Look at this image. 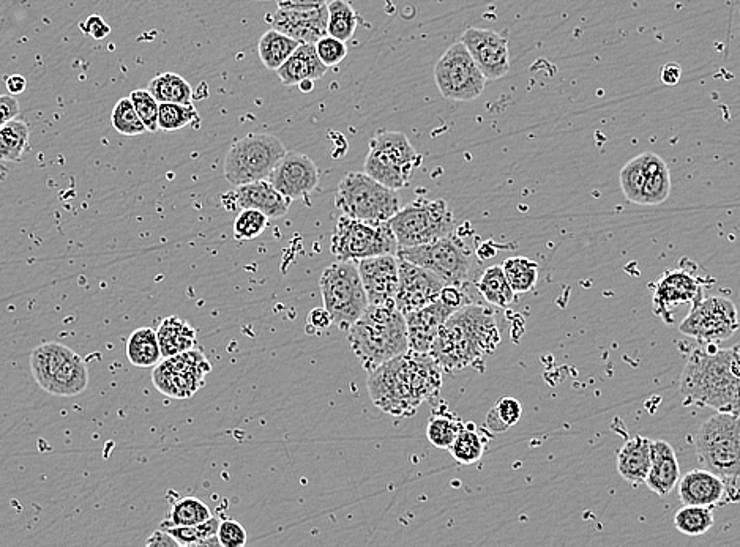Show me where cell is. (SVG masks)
I'll return each instance as SVG.
<instances>
[{
    "label": "cell",
    "mask_w": 740,
    "mask_h": 547,
    "mask_svg": "<svg viewBox=\"0 0 740 547\" xmlns=\"http://www.w3.org/2000/svg\"><path fill=\"white\" fill-rule=\"evenodd\" d=\"M297 86H299V89L302 90L303 94H310L311 90L314 89V81L307 79V81H302L300 84H297Z\"/></svg>",
    "instance_id": "58"
},
{
    "label": "cell",
    "mask_w": 740,
    "mask_h": 547,
    "mask_svg": "<svg viewBox=\"0 0 740 547\" xmlns=\"http://www.w3.org/2000/svg\"><path fill=\"white\" fill-rule=\"evenodd\" d=\"M319 286L324 308L341 332H346L368 308L356 262L338 261L329 265L322 272Z\"/></svg>",
    "instance_id": "10"
},
{
    "label": "cell",
    "mask_w": 740,
    "mask_h": 547,
    "mask_svg": "<svg viewBox=\"0 0 740 547\" xmlns=\"http://www.w3.org/2000/svg\"><path fill=\"white\" fill-rule=\"evenodd\" d=\"M696 454L704 469L715 473L739 499L740 421L739 414L717 412L699 428Z\"/></svg>",
    "instance_id": "5"
},
{
    "label": "cell",
    "mask_w": 740,
    "mask_h": 547,
    "mask_svg": "<svg viewBox=\"0 0 740 547\" xmlns=\"http://www.w3.org/2000/svg\"><path fill=\"white\" fill-rule=\"evenodd\" d=\"M199 122L198 109L195 105H179V103H160L158 106V130L171 131L182 130V128Z\"/></svg>",
    "instance_id": "43"
},
{
    "label": "cell",
    "mask_w": 740,
    "mask_h": 547,
    "mask_svg": "<svg viewBox=\"0 0 740 547\" xmlns=\"http://www.w3.org/2000/svg\"><path fill=\"white\" fill-rule=\"evenodd\" d=\"M285 144L267 133H251L237 139L225 158V179L232 187L269 179L275 164L285 157Z\"/></svg>",
    "instance_id": "11"
},
{
    "label": "cell",
    "mask_w": 740,
    "mask_h": 547,
    "mask_svg": "<svg viewBox=\"0 0 740 547\" xmlns=\"http://www.w3.org/2000/svg\"><path fill=\"white\" fill-rule=\"evenodd\" d=\"M128 361L138 368H154L161 360L160 344L154 328H138L131 333L125 347Z\"/></svg>",
    "instance_id": "30"
},
{
    "label": "cell",
    "mask_w": 740,
    "mask_h": 547,
    "mask_svg": "<svg viewBox=\"0 0 740 547\" xmlns=\"http://www.w3.org/2000/svg\"><path fill=\"white\" fill-rule=\"evenodd\" d=\"M434 79L442 97L453 101H472L485 90L486 79L463 43L445 51L434 68Z\"/></svg>",
    "instance_id": "15"
},
{
    "label": "cell",
    "mask_w": 740,
    "mask_h": 547,
    "mask_svg": "<svg viewBox=\"0 0 740 547\" xmlns=\"http://www.w3.org/2000/svg\"><path fill=\"white\" fill-rule=\"evenodd\" d=\"M475 289L490 305L505 308L513 302L515 292L512 291L509 281L505 278L501 265L486 268L475 284Z\"/></svg>",
    "instance_id": "34"
},
{
    "label": "cell",
    "mask_w": 740,
    "mask_h": 547,
    "mask_svg": "<svg viewBox=\"0 0 740 547\" xmlns=\"http://www.w3.org/2000/svg\"><path fill=\"white\" fill-rule=\"evenodd\" d=\"M682 68L679 64L669 62V64L663 65L662 73H660V79L666 86H676L677 82L681 81Z\"/></svg>",
    "instance_id": "55"
},
{
    "label": "cell",
    "mask_w": 740,
    "mask_h": 547,
    "mask_svg": "<svg viewBox=\"0 0 740 547\" xmlns=\"http://www.w3.org/2000/svg\"><path fill=\"white\" fill-rule=\"evenodd\" d=\"M669 194H671V174L668 164L657 155L641 190L640 205L654 207L663 204L669 198Z\"/></svg>",
    "instance_id": "38"
},
{
    "label": "cell",
    "mask_w": 740,
    "mask_h": 547,
    "mask_svg": "<svg viewBox=\"0 0 740 547\" xmlns=\"http://www.w3.org/2000/svg\"><path fill=\"white\" fill-rule=\"evenodd\" d=\"M147 547H179L177 541L166 530L158 529L147 538Z\"/></svg>",
    "instance_id": "54"
},
{
    "label": "cell",
    "mask_w": 740,
    "mask_h": 547,
    "mask_svg": "<svg viewBox=\"0 0 740 547\" xmlns=\"http://www.w3.org/2000/svg\"><path fill=\"white\" fill-rule=\"evenodd\" d=\"M5 84H7L8 94L15 97V95L23 94L24 90H26L27 79L21 75H12L8 76Z\"/></svg>",
    "instance_id": "57"
},
{
    "label": "cell",
    "mask_w": 740,
    "mask_h": 547,
    "mask_svg": "<svg viewBox=\"0 0 740 547\" xmlns=\"http://www.w3.org/2000/svg\"><path fill=\"white\" fill-rule=\"evenodd\" d=\"M19 116V103L13 95H0V127Z\"/></svg>",
    "instance_id": "53"
},
{
    "label": "cell",
    "mask_w": 740,
    "mask_h": 547,
    "mask_svg": "<svg viewBox=\"0 0 740 547\" xmlns=\"http://www.w3.org/2000/svg\"><path fill=\"white\" fill-rule=\"evenodd\" d=\"M679 495L684 505L699 507H722L726 503L736 502L733 495L729 494L725 481L706 469L688 472L679 483Z\"/></svg>",
    "instance_id": "25"
},
{
    "label": "cell",
    "mask_w": 740,
    "mask_h": 547,
    "mask_svg": "<svg viewBox=\"0 0 740 547\" xmlns=\"http://www.w3.org/2000/svg\"><path fill=\"white\" fill-rule=\"evenodd\" d=\"M442 373L430 354L408 350L368 373V393L384 414L409 418L417 414L423 402L438 398Z\"/></svg>",
    "instance_id": "1"
},
{
    "label": "cell",
    "mask_w": 740,
    "mask_h": 547,
    "mask_svg": "<svg viewBox=\"0 0 740 547\" xmlns=\"http://www.w3.org/2000/svg\"><path fill=\"white\" fill-rule=\"evenodd\" d=\"M458 309H460L458 306L447 302L439 294L438 300H434L430 305L404 314L406 327H408L409 350L419 352V354H430L431 346L442 325Z\"/></svg>",
    "instance_id": "21"
},
{
    "label": "cell",
    "mask_w": 740,
    "mask_h": 547,
    "mask_svg": "<svg viewBox=\"0 0 740 547\" xmlns=\"http://www.w3.org/2000/svg\"><path fill=\"white\" fill-rule=\"evenodd\" d=\"M269 218L253 209H242L234 221V237L239 242H248L261 237L269 226Z\"/></svg>",
    "instance_id": "47"
},
{
    "label": "cell",
    "mask_w": 740,
    "mask_h": 547,
    "mask_svg": "<svg viewBox=\"0 0 740 547\" xmlns=\"http://www.w3.org/2000/svg\"><path fill=\"white\" fill-rule=\"evenodd\" d=\"M444 287V281L427 268L398 257V291L395 308L401 313H412L430 305L434 300H438Z\"/></svg>",
    "instance_id": "17"
},
{
    "label": "cell",
    "mask_w": 740,
    "mask_h": 547,
    "mask_svg": "<svg viewBox=\"0 0 740 547\" xmlns=\"http://www.w3.org/2000/svg\"><path fill=\"white\" fill-rule=\"evenodd\" d=\"M739 330L737 309L729 298L715 297L701 298L692 305L690 313L679 325V332L690 338L698 339L699 343H722L734 336Z\"/></svg>",
    "instance_id": "16"
},
{
    "label": "cell",
    "mask_w": 740,
    "mask_h": 547,
    "mask_svg": "<svg viewBox=\"0 0 740 547\" xmlns=\"http://www.w3.org/2000/svg\"><path fill=\"white\" fill-rule=\"evenodd\" d=\"M356 264L368 305L395 306L398 291L397 254L368 257Z\"/></svg>",
    "instance_id": "20"
},
{
    "label": "cell",
    "mask_w": 740,
    "mask_h": 547,
    "mask_svg": "<svg viewBox=\"0 0 740 547\" xmlns=\"http://www.w3.org/2000/svg\"><path fill=\"white\" fill-rule=\"evenodd\" d=\"M330 325H332V317L327 313V309L324 308V306H322V308L313 309V311L308 314V332H322V330L329 328Z\"/></svg>",
    "instance_id": "52"
},
{
    "label": "cell",
    "mask_w": 740,
    "mask_h": 547,
    "mask_svg": "<svg viewBox=\"0 0 740 547\" xmlns=\"http://www.w3.org/2000/svg\"><path fill=\"white\" fill-rule=\"evenodd\" d=\"M422 164L420 153L412 147L406 134L400 131H381L370 141L365 174L378 180L390 190L408 187L415 169Z\"/></svg>",
    "instance_id": "8"
},
{
    "label": "cell",
    "mask_w": 740,
    "mask_h": 547,
    "mask_svg": "<svg viewBox=\"0 0 740 547\" xmlns=\"http://www.w3.org/2000/svg\"><path fill=\"white\" fill-rule=\"evenodd\" d=\"M651 467V440L636 436L627 440L617 454V470L633 486L643 484Z\"/></svg>",
    "instance_id": "28"
},
{
    "label": "cell",
    "mask_w": 740,
    "mask_h": 547,
    "mask_svg": "<svg viewBox=\"0 0 740 547\" xmlns=\"http://www.w3.org/2000/svg\"><path fill=\"white\" fill-rule=\"evenodd\" d=\"M314 49H316L319 60L327 68L337 67L348 56V46H346V43L337 40V38L330 37V35L319 38L314 43Z\"/></svg>",
    "instance_id": "49"
},
{
    "label": "cell",
    "mask_w": 740,
    "mask_h": 547,
    "mask_svg": "<svg viewBox=\"0 0 740 547\" xmlns=\"http://www.w3.org/2000/svg\"><path fill=\"white\" fill-rule=\"evenodd\" d=\"M707 346L688 358L681 376L682 398L687 406L739 414V344L731 349Z\"/></svg>",
    "instance_id": "3"
},
{
    "label": "cell",
    "mask_w": 740,
    "mask_h": 547,
    "mask_svg": "<svg viewBox=\"0 0 740 547\" xmlns=\"http://www.w3.org/2000/svg\"><path fill=\"white\" fill-rule=\"evenodd\" d=\"M359 16L348 0L327 2V35L337 40H351L356 34Z\"/></svg>",
    "instance_id": "35"
},
{
    "label": "cell",
    "mask_w": 740,
    "mask_h": 547,
    "mask_svg": "<svg viewBox=\"0 0 740 547\" xmlns=\"http://www.w3.org/2000/svg\"><path fill=\"white\" fill-rule=\"evenodd\" d=\"M226 198L231 199V204L226 205V209L258 210L264 213L269 220H277L285 216L292 202L291 199L278 193L267 179L240 185L232 193H226Z\"/></svg>",
    "instance_id": "23"
},
{
    "label": "cell",
    "mask_w": 740,
    "mask_h": 547,
    "mask_svg": "<svg viewBox=\"0 0 740 547\" xmlns=\"http://www.w3.org/2000/svg\"><path fill=\"white\" fill-rule=\"evenodd\" d=\"M461 43L468 49L486 81H496L509 73V41L498 32L471 27L461 35Z\"/></svg>",
    "instance_id": "18"
},
{
    "label": "cell",
    "mask_w": 740,
    "mask_h": 547,
    "mask_svg": "<svg viewBox=\"0 0 740 547\" xmlns=\"http://www.w3.org/2000/svg\"><path fill=\"white\" fill-rule=\"evenodd\" d=\"M32 376L46 393L54 396L81 395L89 385V371L83 358L59 343L38 346L30 355Z\"/></svg>",
    "instance_id": "6"
},
{
    "label": "cell",
    "mask_w": 740,
    "mask_h": 547,
    "mask_svg": "<svg viewBox=\"0 0 740 547\" xmlns=\"http://www.w3.org/2000/svg\"><path fill=\"white\" fill-rule=\"evenodd\" d=\"M449 451L456 462H460L464 466H471V464H475V462L482 459L483 453H485V442H483L480 434H477V429H474V426H463L461 431L458 432V436L453 440L452 445H450Z\"/></svg>",
    "instance_id": "41"
},
{
    "label": "cell",
    "mask_w": 740,
    "mask_h": 547,
    "mask_svg": "<svg viewBox=\"0 0 740 547\" xmlns=\"http://www.w3.org/2000/svg\"><path fill=\"white\" fill-rule=\"evenodd\" d=\"M329 68L322 64L314 45L300 43L285 64L277 70L278 78L285 86H297L302 81H318L324 78Z\"/></svg>",
    "instance_id": "27"
},
{
    "label": "cell",
    "mask_w": 740,
    "mask_h": 547,
    "mask_svg": "<svg viewBox=\"0 0 740 547\" xmlns=\"http://www.w3.org/2000/svg\"><path fill=\"white\" fill-rule=\"evenodd\" d=\"M212 518L210 508L196 497H182L172 505L168 518L161 522L160 529L198 525Z\"/></svg>",
    "instance_id": "37"
},
{
    "label": "cell",
    "mask_w": 740,
    "mask_h": 547,
    "mask_svg": "<svg viewBox=\"0 0 740 547\" xmlns=\"http://www.w3.org/2000/svg\"><path fill=\"white\" fill-rule=\"evenodd\" d=\"M217 536L221 547H242L247 544L248 538L247 530L243 529V525L234 519L220 522Z\"/></svg>",
    "instance_id": "50"
},
{
    "label": "cell",
    "mask_w": 740,
    "mask_h": 547,
    "mask_svg": "<svg viewBox=\"0 0 740 547\" xmlns=\"http://www.w3.org/2000/svg\"><path fill=\"white\" fill-rule=\"evenodd\" d=\"M501 339L493 309L469 303L445 321L430 355L442 371H460L493 354Z\"/></svg>",
    "instance_id": "2"
},
{
    "label": "cell",
    "mask_w": 740,
    "mask_h": 547,
    "mask_svg": "<svg viewBox=\"0 0 740 547\" xmlns=\"http://www.w3.org/2000/svg\"><path fill=\"white\" fill-rule=\"evenodd\" d=\"M131 103L135 106L136 114H138L141 122L144 123L147 133H157L158 131V103L149 90H133L130 94Z\"/></svg>",
    "instance_id": "48"
},
{
    "label": "cell",
    "mask_w": 740,
    "mask_h": 547,
    "mask_svg": "<svg viewBox=\"0 0 740 547\" xmlns=\"http://www.w3.org/2000/svg\"><path fill=\"white\" fill-rule=\"evenodd\" d=\"M299 45L300 43H297L296 40H292L288 35L281 34L278 30H267L266 34L262 35L261 40H259V59L267 70L277 71Z\"/></svg>",
    "instance_id": "32"
},
{
    "label": "cell",
    "mask_w": 740,
    "mask_h": 547,
    "mask_svg": "<svg viewBox=\"0 0 740 547\" xmlns=\"http://www.w3.org/2000/svg\"><path fill=\"white\" fill-rule=\"evenodd\" d=\"M329 0H277L278 8H314L326 5Z\"/></svg>",
    "instance_id": "56"
},
{
    "label": "cell",
    "mask_w": 740,
    "mask_h": 547,
    "mask_svg": "<svg viewBox=\"0 0 740 547\" xmlns=\"http://www.w3.org/2000/svg\"><path fill=\"white\" fill-rule=\"evenodd\" d=\"M657 153L644 152L628 161L621 171V188L625 199L632 204L640 205L641 190L646 182L647 174L651 171Z\"/></svg>",
    "instance_id": "33"
},
{
    "label": "cell",
    "mask_w": 740,
    "mask_h": 547,
    "mask_svg": "<svg viewBox=\"0 0 740 547\" xmlns=\"http://www.w3.org/2000/svg\"><path fill=\"white\" fill-rule=\"evenodd\" d=\"M346 333L352 352L368 373L409 350L406 319L395 306L368 305Z\"/></svg>",
    "instance_id": "4"
},
{
    "label": "cell",
    "mask_w": 740,
    "mask_h": 547,
    "mask_svg": "<svg viewBox=\"0 0 740 547\" xmlns=\"http://www.w3.org/2000/svg\"><path fill=\"white\" fill-rule=\"evenodd\" d=\"M111 123H113L114 130L119 134H124V136H141V134L147 133L144 123L136 114L135 106L131 103L130 97L117 101L113 114H111Z\"/></svg>",
    "instance_id": "45"
},
{
    "label": "cell",
    "mask_w": 740,
    "mask_h": 547,
    "mask_svg": "<svg viewBox=\"0 0 740 547\" xmlns=\"http://www.w3.org/2000/svg\"><path fill=\"white\" fill-rule=\"evenodd\" d=\"M681 477L676 451L665 440H651V467L647 472V488L660 497H666L676 488Z\"/></svg>",
    "instance_id": "26"
},
{
    "label": "cell",
    "mask_w": 740,
    "mask_h": 547,
    "mask_svg": "<svg viewBox=\"0 0 740 547\" xmlns=\"http://www.w3.org/2000/svg\"><path fill=\"white\" fill-rule=\"evenodd\" d=\"M218 524H220V521L212 516L202 524L188 525V527H169V529L163 530H166L179 546L220 547L217 536Z\"/></svg>",
    "instance_id": "40"
},
{
    "label": "cell",
    "mask_w": 740,
    "mask_h": 547,
    "mask_svg": "<svg viewBox=\"0 0 740 547\" xmlns=\"http://www.w3.org/2000/svg\"><path fill=\"white\" fill-rule=\"evenodd\" d=\"M147 90L158 103H179V105L193 103V89L184 76L176 73H161L155 76L149 82Z\"/></svg>",
    "instance_id": "31"
},
{
    "label": "cell",
    "mask_w": 740,
    "mask_h": 547,
    "mask_svg": "<svg viewBox=\"0 0 740 547\" xmlns=\"http://www.w3.org/2000/svg\"><path fill=\"white\" fill-rule=\"evenodd\" d=\"M79 29L83 30V34L89 35V37L95 38V40H103V38L111 34L109 24L98 15L89 16L86 21L79 24Z\"/></svg>",
    "instance_id": "51"
},
{
    "label": "cell",
    "mask_w": 740,
    "mask_h": 547,
    "mask_svg": "<svg viewBox=\"0 0 740 547\" xmlns=\"http://www.w3.org/2000/svg\"><path fill=\"white\" fill-rule=\"evenodd\" d=\"M398 248L425 245L455 231V216L444 199L419 198L390 218Z\"/></svg>",
    "instance_id": "9"
},
{
    "label": "cell",
    "mask_w": 740,
    "mask_h": 547,
    "mask_svg": "<svg viewBox=\"0 0 740 547\" xmlns=\"http://www.w3.org/2000/svg\"><path fill=\"white\" fill-rule=\"evenodd\" d=\"M29 125L24 120L13 119L0 127V161L16 163L23 160L29 144Z\"/></svg>",
    "instance_id": "36"
},
{
    "label": "cell",
    "mask_w": 740,
    "mask_h": 547,
    "mask_svg": "<svg viewBox=\"0 0 740 547\" xmlns=\"http://www.w3.org/2000/svg\"><path fill=\"white\" fill-rule=\"evenodd\" d=\"M258 2H269V0H258Z\"/></svg>",
    "instance_id": "59"
},
{
    "label": "cell",
    "mask_w": 740,
    "mask_h": 547,
    "mask_svg": "<svg viewBox=\"0 0 740 547\" xmlns=\"http://www.w3.org/2000/svg\"><path fill=\"white\" fill-rule=\"evenodd\" d=\"M212 365L202 350L193 349L158 361L152 373L155 388L174 399H188L206 384Z\"/></svg>",
    "instance_id": "14"
},
{
    "label": "cell",
    "mask_w": 740,
    "mask_h": 547,
    "mask_svg": "<svg viewBox=\"0 0 740 547\" xmlns=\"http://www.w3.org/2000/svg\"><path fill=\"white\" fill-rule=\"evenodd\" d=\"M521 414L523 409L520 402L505 396L499 399L498 404L490 410V414L486 415V425L494 432L507 431L520 421Z\"/></svg>",
    "instance_id": "46"
},
{
    "label": "cell",
    "mask_w": 740,
    "mask_h": 547,
    "mask_svg": "<svg viewBox=\"0 0 740 547\" xmlns=\"http://www.w3.org/2000/svg\"><path fill=\"white\" fill-rule=\"evenodd\" d=\"M463 428L461 420L447 412H436L427 425V437L433 447L449 450L458 432Z\"/></svg>",
    "instance_id": "44"
},
{
    "label": "cell",
    "mask_w": 740,
    "mask_h": 547,
    "mask_svg": "<svg viewBox=\"0 0 740 547\" xmlns=\"http://www.w3.org/2000/svg\"><path fill=\"white\" fill-rule=\"evenodd\" d=\"M397 256L427 268L439 276L445 286H463L468 283L472 253L455 232L425 245L398 248Z\"/></svg>",
    "instance_id": "13"
},
{
    "label": "cell",
    "mask_w": 740,
    "mask_h": 547,
    "mask_svg": "<svg viewBox=\"0 0 740 547\" xmlns=\"http://www.w3.org/2000/svg\"><path fill=\"white\" fill-rule=\"evenodd\" d=\"M703 298V283L690 275L687 270H671L658 280L654 289L655 311L668 317L676 306L690 303L695 305Z\"/></svg>",
    "instance_id": "24"
},
{
    "label": "cell",
    "mask_w": 740,
    "mask_h": 547,
    "mask_svg": "<svg viewBox=\"0 0 740 547\" xmlns=\"http://www.w3.org/2000/svg\"><path fill=\"white\" fill-rule=\"evenodd\" d=\"M161 358L174 357L196 347V330L177 316L166 317L157 330Z\"/></svg>",
    "instance_id": "29"
},
{
    "label": "cell",
    "mask_w": 740,
    "mask_h": 547,
    "mask_svg": "<svg viewBox=\"0 0 740 547\" xmlns=\"http://www.w3.org/2000/svg\"><path fill=\"white\" fill-rule=\"evenodd\" d=\"M674 525L687 536H701L714 525V511L699 505H684L674 516Z\"/></svg>",
    "instance_id": "42"
},
{
    "label": "cell",
    "mask_w": 740,
    "mask_h": 547,
    "mask_svg": "<svg viewBox=\"0 0 740 547\" xmlns=\"http://www.w3.org/2000/svg\"><path fill=\"white\" fill-rule=\"evenodd\" d=\"M330 251L338 261H362L368 257L397 254L398 243L389 223L354 220L341 215L330 239Z\"/></svg>",
    "instance_id": "12"
},
{
    "label": "cell",
    "mask_w": 740,
    "mask_h": 547,
    "mask_svg": "<svg viewBox=\"0 0 740 547\" xmlns=\"http://www.w3.org/2000/svg\"><path fill=\"white\" fill-rule=\"evenodd\" d=\"M272 29L297 43L314 45L327 35V4L314 8H278L270 18Z\"/></svg>",
    "instance_id": "22"
},
{
    "label": "cell",
    "mask_w": 740,
    "mask_h": 547,
    "mask_svg": "<svg viewBox=\"0 0 740 547\" xmlns=\"http://www.w3.org/2000/svg\"><path fill=\"white\" fill-rule=\"evenodd\" d=\"M335 207L354 220L384 223L401 209L398 191L384 187L365 172H348L338 183Z\"/></svg>",
    "instance_id": "7"
},
{
    "label": "cell",
    "mask_w": 740,
    "mask_h": 547,
    "mask_svg": "<svg viewBox=\"0 0 740 547\" xmlns=\"http://www.w3.org/2000/svg\"><path fill=\"white\" fill-rule=\"evenodd\" d=\"M502 270L515 294L531 292L539 281V264L527 257H510L502 265Z\"/></svg>",
    "instance_id": "39"
},
{
    "label": "cell",
    "mask_w": 740,
    "mask_h": 547,
    "mask_svg": "<svg viewBox=\"0 0 740 547\" xmlns=\"http://www.w3.org/2000/svg\"><path fill=\"white\" fill-rule=\"evenodd\" d=\"M272 187L285 198L307 199L318 188L321 174L314 161L307 155L297 152H286L269 175Z\"/></svg>",
    "instance_id": "19"
}]
</instances>
